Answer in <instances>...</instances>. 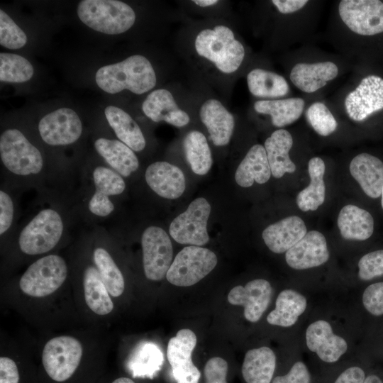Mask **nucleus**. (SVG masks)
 Listing matches in <instances>:
<instances>
[{
	"label": "nucleus",
	"mask_w": 383,
	"mask_h": 383,
	"mask_svg": "<svg viewBox=\"0 0 383 383\" xmlns=\"http://www.w3.org/2000/svg\"><path fill=\"white\" fill-rule=\"evenodd\" d=\"M381 204H382V207L383 209V187H382V192H381Z\"/></svg>",
	"instance_id": "obj_53"
},
{
	"label": "nucleus",
	"mask_w": 383,
	"mask_h": 383,
	"mask_svg": "<svg viewBox=\"0 0 383 383\" xmlns=\"http://www.w3.org/2000/svg\"><path fill=\"white\" fill-rule=\"evenodd\" d=\"M95 80L98 87L107 93L128 89L136 94L148 92L157 81L151 63L140 55L101 67L96 73Z\"/></svg>",
	"instance_id": "obj_1"
},
{
	"label": "nucleus",
	"mask_w": 383,
	"mask_h": 383,
	"mask_svg": "<svg viewBox=\"0 0 383 383\" xmlns=\"http://www.w3.org/2000/svg\"><path fill=\"white\" fill-rule=\"evenodd\" d=\"M63 231L64 223L59 212L53 209H44L21 231L19 248L26 255L48 252L57 245Z\"/></svg>",
	"instance_id": "obj_4"
},
{
	"label": "nucleus",
	"mask_w": 383,
	"mask_h": 383,
	"mask_svg": "<svg viewBox=\"0 0 383 383\" xmlns=\"http://www.w3.org/2000/svg\"><path fill=\"white\" fill-rule=\"evenodd\" d=\"M145 178L149 187L165 199H177L185 190L183 172L167 162L159 161L150 164L145 170Z\"/></svg>",
	"instance_id": "obj_19"
},
{
	"label": "nucleus",
	"mask_w": 383,
	"mask_h": 383,
	"mask_svg": "<svg viewBox=\"0 0 383 383\" xmlns=\"http://www.w3.org/2000/svg\"><path fill=\"white\" fill-rule=\"evenodd\" d=\"M293 145V139L289 132L278 129L273 132L265 142V148L272 175L281 178L285 173H293L296 165L291 160L289 152Z\"/></svg>",
	"instance_id": "obj_27"
},
{
	"label": "nucleus",
	"mask_w": 383,
	"mask_h": 383,
	"mask_svg": "<svg viewBox=\"0 0 383 383\" xmlns=\"http://www.w3.org/2000/svg\"><path fill=\"white\" fill-rule=\"evenodd\" d=\"M196 345V335L188 328L179 330L170 339L167 355L177 383H199L201 372L192 360Z\"/></svg>",
	"instance_id": "obj_12"
},
{
	"label": "nucleus",
	"mask_w": 383,
	"mask_h": 383,
	"mask_svg": "<svg viewBox=\"0 0 383 383\" xmlns=\"http://www.w3.org/2000/svg\"><path fill=\"white\" fill-rule=\"evenodd\" d=\"M272 289L270 283L263 279H256L244 287H233L228 294L230 304L244 307V316L250 322L258 321L267 309Z\"/></svg>",
	"instance_id": "obj_15"
},
{
	"label": "nucleus",
	"mask_w": 383,
	"mask_h": 383,
	"mask_svg": "<svg viewBox=\"0 0 383 383\" xmlns=\"http://www.w3.org/2000/svg\"><path fill=\"white\" fill-rule=\"evenodd\" d=\"M305 102L301 98H289L277 100H260L254 104L255 110L271 116L272 123L276 127H284L296 121L301 115Z\"/></svg>",
	"instance_id": "obj_33"
},
{
	"label": "nucleus",
	"mask_w": 383,
	"mask_h": 383,
	"mask_svg": "<svg viewBox=\"0 0 383 383\" xmlns=\"http://www.w3.org/2000/svg\"><path fill=\"white\" fill-rule=\"evenodd\" d=\"M358 277L364 281L383 275V250L363 255L358 262Z\"/></svg>",
	"instance_id": "obj_42"
},
{
	"label": "nucleus",
	"mask_w": 383,
	"mask_h": 383,
	"mask_svg": "<svg viewBox=\"0 0 383 383\" xmlns=\"http://www.w3.org/2000/svg\"><path fill=\"white\" fill-rule=\"evenodd\" d=\"M79 19L91 29L109 35L127 31L135 14L127 4L116 0H83L77 6Z\"/></svg>",
	"instance_id": "obj_3"
},
{
	"label": "nucleus",
	"mask_w": 383,
	"mask_h": 383,
	"mask_svg": "<svg viewBox=\"0 0 383 383\" xmlns=\"http://www.w3.org/2000/svg\"><path fill=\"white\" fill-rule=\"evenodd\" d=\"M84 299L95 313L105 316L113 309V303L96 267H87L83 274Z\"/></svg>",
	"instance_id": "obj_34"
},
{
	"label": "nucleus",
	"mask_w": 383,
	"mask_h": 383,
	"mask_svg": "<svg viewBox=\"0 0 383 383\" xmlns=\"http://www.w3.org/2000/svg\"><path fill=\"white\" fill-rule=\"evenodd\" d=\"M363 383H383L381 379L374 374L369 375L365 377Z\"/></svg>",
	"instance_id": "obj_51"
},
{
	"label": "nucleus",
	"mask_w": 383,
	"mask_h": 383,
	"mask_svg": "<svg viewBox=\"0 0 383 383\" xmlns=\"http://www.w3.org/2000/svg\"><path fill=\"white\" fill-rule=\"evenodd\" d=\"M345 106L349 117L361 121L383 109V79L370 75L362 79L357 88L348 94Z\"/></svg>",
	"instance_id": "obj_14"
},
{
	"label": "nucleus",
	"mask_w": 383,
	"mask_h": 383,
	"mask_svg": "<svg viewBox=\"0 0 383 383\" xmlns=\"http://www.w3.org/2000/svg\"><path fill=\"white\" fill-rule=\"evenodd\" d=\"M14 214L13 202L10 195L0 191V234L2 235L11 227Z\"/></svg>",
	"instance_id": "obj_46"
},
{
	"label": "nucleus",
	"mask_w": 383,
	"mask_h": 383,
	"mask_svg": "<svg viewBox=\"0 0 383 383\" xmlns=\"http://www.w3.org/2000/svg\"><path fill=\"white\" fill-rule=\"evenodd\" d=\"M329 259L325 236L317 231H311L286 252L287 265L295 270L318 267Z\"/></svg>",
	"instance_id": "obj_17"
},
{
	"label": "nucleus",
	"mask_w": 383,
	"mask_h": 383,
	"mask_svg": "<svg viewBox=\"0 0 383 383\" xmlns=\"http://www.w3.org/2000/svg\"><path fill=\"white\" fill-rule=\"evenodd\" d=\"M272 174L266 150L262 145H255L238 165L235 179L242 187H251L254 182L265 184Z\"/></svg>",
	"instance_id": "obj_26"
},
{
	"label": "nucleus",
	"mask_w": 383,
	"mask_h": 383,
	"mask_svg": "<svg viewBox=\"0 0 383 383\" xmlns=\"http://www.w3.org/2000/svg\"><path fill=\"white\" fill-rule=\"evenodd\" d=\"M338 73V67L331 62L299 63L292 68L290 79L301 91L313 93L335 79Z\"/></svg>",
	"instance_id": "obj_24"
},
{
	"label": "nucleus",
	"mask_w": 383,
	"mask_h": 383,
	"mask_svg": "<svg viewBox=\"0 0 383 383\" xmlns=\"http://www.w3.org/2000/svg\"><path fill=\"white\" fill-rule=\"evenodd\" d=\"M94 148L112 170L123 177L138 169L139 161L133 150L120 140L99 138Z\"/></svg>",
	"instance_id": "obj_25"
},
{
	"label": "nucleus",
	"mask_w": 383,
	"mask_h": 383,
	"mask_svg": "<svg viewBox=\"0 0 383 383\" xmlns=\"http://www.w3.org/2000/svg\"><path fill=\"white\" fill-rule=\"evenodd\" d=\"M276 367V356L268 347L248 350L242 365L246 383H270Z\"/></svg>",
	"instance_id": "obj_28"
},
{
	"label": "nucleus",
	"mask_w": 383,
	"mask_h": 383,
	"mask_svg": "<svg viewBox=\"0 0 383 383\" xmlns=\"http://www.w3.org/2000/svg\"><path fill=\"white\" fill-rule=\"evenodd\" d=\"M211 213L203 197L193 200L187 210L173 219L169 228L171 237L180 244L202 246L209 241L207 222Z\"/></svg>",
	"instance_id": "obj_9"
},
{
	"label": "nucleus",
	"mask_w": 383,
	"mask_h": 383,
	"mask_svg": "<svg viewBox=\"0 0 383 383\" xmlns=\"http://www.w3.org/2000/svg\"><path fill=\"white\" fill-rule=\"evenodd\" d=\"M38 131L45 143L53 146L67 145L79 138L82 124L74 110L61 108L43 116L38 123Z\"/></svg>",
	"instance_id": "obj_13"
},
{
	"label": "nucleus",
	"mask_w": 383,
	"mask_h": 383,
	"mask_svg": "<svg viewBox=\"0 0 383 383\" xmlns=\"http://www.w3.org/2000/svg\"><path fill=\"white\" fill-rule=\"evenodd\" d=\"M338 227L346 240H365L374 231V219L366 210L355 205H346L338 217Z\"/></svg>",
	"instance_id": "obj_29"
},
{
	"label": "nucleus",
	"mask_w": 383,
	"mask_h": 383,
	"mask_svg": "<svg viewBox=\"0 0 383 383\" xmlns=\"http://www.w3.org/2000/svg\"><path fill=\"white\" fill-rule=\"evenodd\" d=\"M141 245L145 277L152 281L162 279L173 262L172 245L167 233L160 227L150 226L142 234Z\"/></svg>",
	"instance_id": "obj_10"
},
{
	"label": "nucleus",
	"mask_w": 383,
	"mask_h": 383,
	"mask_svg": "<svg viewBox=\"0 0 383 383\" xmlns=\"http://www.w3.org/2000/svg\"><path fill=\"white\" fill-rule=\"evenodd\" d=\"M0 156L5 167L19 176L37 174L43 167L39 150L15 128L7 129L1 134Z\"/></svg>",
	"instance_id": "obj_5"
},
{
	"label": "nucleus",
	"mask_w": 383,
	"mask_h": 383,
	"mask_svg": "<svg viewBox=\"0 0 383 383\" xmlns=\"http://www.w3.org/2000/svg\"><path fill=\"white\" fill-rule=\"evenodd\" d=\"M365 374L359 367H351L343 371L334 383H363Z\"/></svg>",
	"instance_id": "obj_48"
},
{
	"label": "nucleus",
	"mask_w": 383,
	"mask_h": 383,
	"mask_svg": "<svg viewBox=\"0 0 383 383\" xmlns=\"http://www.w3.org/2000/svg\"><path fill=\"white\" fill-rule=\"evenodd\" d=\"M185 157L192 171L204 175L210 170L213 160L205 135L199 131L189 132L183 140Z\"/></svg>",
	"instance_id": "obj_37"
},
{
	"label": "nucleus",
	"mask_w": 383,
	"mask_h": 383,
	"mask_svg": "<svg viewBox=\"0 0 383 383\" xmlns=\"http://www.w3.org/2000/svg\"><path fill=\"white\" fill-rule=\"evenodd\" d=\"M365 309L373 316L383 315V282L368 286L362 294Z\"/></svg>",
	"instance_id": "obj_43"
},
{
	"label": "nucleus",
	"mask_w": 383,
	"mask_h": 383,
	"mask_svg": "<svg viewBox=\"0 0 383 383\" xmlns=\"http://www.w3.org/2000/svg\"><path fill=\"white\" fill-rule=\"evenodd\" d=\"M350 172L367 196L376 199L383 187V162L367 153L355 156L350 163Z\"/></svg>",
	"instance_id": "obj_23"
},
{
	"label": "nucleus",
	"mask_w": 383,
	"mask_h": 383,
	"mask_svg": "<svg viewBox=\"0 0 383 383\" xmlns=\"http://www.w3.org/2000/svg\"><path fill=\"white\" fill-rule=\"evenodd\" d=\"M247 83L250 93L257 97H281L287 95L289 90L282 76L262 69L250 71L247 76Z\"/></svg>",
	"instance_id": "obj_36"
},
{
	"label": "nucleus",
	"mask_w": 383,
	"mask_h": 383,
	"mask_svg": "<svg viewBox=\"0 0 383 383\" xmlns=\"http://www.w3.org/2000/svg\"><path fill=\"white\" fill-rule=\"evenodd\" d=\"M218 262L216 254L201 246L184 248L174 257L166 278L178 287H189L209 274Z\"/></svg>",
	"instance_id": "obj_7"
},
{
	"label": "nucleus",
	"mask_w": 383,
	"mask_h": 383,
	"mask_svg": "<svg viewBox=\"0 0 383 383\" xmlns=\"http://www.w3.org/2000/svg\"><path fill=\"white\" fill-rule=\"evenodd\" d=\"M272 3L278 11L284 14L295 12L303 8L308 1L306 0H272Z\"/></svg>",
	"instance_id": "obj_49"
},
{
	"label": "nucleus",
	"mask_w": 383,
	"mask_h": 383,
	"mask_svg": "<svg viewBox=\"0 0 383 383\" xmlns=\"http://www.w3.org/2000/svg\"><path fill=\"white\" fill-rule=\"evenodd\" d=\"M19 372L16 362L8 357H0V383H18Z\"/></svg>",
	"instance_id": "obj_47"
},
{
	"label": "nucleus",
	"mask_w": 383,
	"mask_h": 383,
	"mask_svg": "<svg viewBox=\"0 0 383 383\" xmlns=\"http://www.w3.org/2000/svg\"><path fill=\"white\" fill-rule=\"evenodd\" d=\"M104 113L120 141L136 152L145 148L146 142L143 132L128 113L115 106H107Z\"/></svg>",
	"instance_id": "obj_31"
},
{
	"label": "nucleus",
	"mask_w": 383,
	"mask_h": 383,
	"mask_svg": "<svg viewBox=\"0 0 383 383\" xmlns=\"http://www.w3.org/2000/svg\"><path fill=\"white\" fill-rule=\"evenodd\" d=\"M34 70L30 62L23 57L13 54H0V80L6 82L21 83L28 81Z\"/></svg>",
	"instance_id": "obj_39"
},
{
	"label": "nucleus",
	"mask_w": 383,
	"mask_h": 383,
	"mask_svg": "<svg viewBox=\"0 0 383 383\" xmlns=\"http://www.w3.org/2000/svg\"><path fill=\"white\" fill-rule=\"evenodd\" d=\"M306 233L304 221L299 216H291L268 226L262 236L272 252L280 254L293 247Z\"/></svg>",
	"instance_id": "obj_21"
},
{
	"label": "nucleus",
	"mask_w": 383,
	"mask_h": 383,
	"mask_svg": "<svg viewBox=\"0 0 383 383\" xmlns=\"http://www.w3.org/2000/svg\"><path fill=\"white\" fill-rule=\"evenodd\" d=\"M228 363L221 357L209 359L205 365L204 373L206 383H227Z\"/></svg>",
	"instance_id": "obj_44"
},
{
	"label": "nucleus",
	"mask_w": 383,
	"mask_h": 383,
	"mask_svg": "<svg viewBox=\"0 0 383 383\" xmlns=\"http://www.w3.org/2000/svg\"><path fill=\"white\" fill-rule=\"evenodd\" d=\"M83 354L81 343L75 338L61 335L46 343L42 362L48 375L55 382L70 378L78 367Z\"/></svg>",
	"instance_id": "obj_8"
},
{
	"label": "nucleus",
	"mask_w": 383,
	"mask_h": 383,
	"mask_svg": "<svg viewBox=\"0 0 383 383\" xmlns=\"http://www.w3.org/2000/svg\"><path fill=\"white\" fill-rule=\"evenodd\" d=\"M92 177L95 192L89 199V210L99 217L108 216L115 209L109 196L122 194L126 182L118 172L104 166L96 167Z\"/></svg>",
	"instance_id": "obj_16"
},
{
	"label": "nucleus",
	"mask_w": 383,
	"mask_h": 383,
	"mask_svg": "<svg viewBox=\"0 0 383 383\" xmlns=\"http://www.w3.org/2000/svg\"><path fill=\"white\" fill-rule=\"evenodd\" d=\"M196 5L201 7H207L216 4L218 1L217 0H195L193 1Z\"/></svg>",
	"instance_id": "obj_50"
},
{
	"label": "nucleus",
	"mask_w": 383,
	"mask_h": 383,
	"mask_svg": "<svg viewBox=\"0 0 383 383\" xmlns=\"http://www.w3.org/2000/svg\"><path fill=\"white\" fill-rule=\"evenodd\" d=\"M194 44L200 56L213 62L220 71L227 74L236 71L245 56L243 45L225 26H216L213 29L200 31Z\"/></svg>",
	"instance_id": "obj_2"
},
{
	"label": "nucleus",
	"mask_w": 383,
	"mask_h": 383,
	"mask_svg": "<svg viewBox=\"0 0 383 383\" xmlns=\"http://www.w3.org/2000/svg\"><path fill=\"white\" fill-rule=\"evenodd\" d=\"M112 383H135V382L128 377H119L115 379Z\"/></svg>",
	"instance_id": "obj_52"
},
{
	"label": "nucleus",
	"mask_w": 383,
	"mask_h": 383,
	"mask_svg": "<svg viewBox=\"0 0 383 383\" xmlns=\"http://www.w3.org/2000/svg\"><path fill=\"white\" fill-rule=\"evenodd\" d=\"M201 122L209 133V138L216 146L227 145L232 136L235 122L233 115L218 100L206 101L199 111Z\"/></svg>",
	"instance_id": "obj_22"
},
{
	"label": "nucleus",
	"mask_w": 383,
	"mask_h": 383,
	"mask_svg": "<svg viewBox=\"0 0 383 383\" xmlns=\"http://www.w3.org/2000/svg\"><path fill=\"white\" fill-rule=\"evenodd\" d=\"M27 43L26 33L10 16L0 10V44L9 49H18Z\"/></svg>",
	"instance_id": "obj_41"
},
{
	"label": "nucleus",
	"mask_w": 383,
	"mask_h": 383,
	"mask_svg": "<svg viewBox=\"0 0 383 383\" xmlns=\"http://www.w3.org/2000/svg\"><path fill=\"white\" fill-rule=\"evenodd\" d=\"M163 362V353L159 347L151 342H143L132 353L128 367L134 377L152 378Z\"/></svg>",
	"instance_id": "obj_35"
},
{
	"label": "nucleus",
	"mask_w": 383,
	"mask_h": 383,
	"mask_svg": "<svg viewBox=\"0 0 383 383\" xmlns=\"http://www.w3.org/2000/svg\"><path fill=\"white\" fill-rule=\"evenodd\" d=\"M338 11L354 33L373 35L383 32V2L379 0H342Z\"/></svg>",
	"instance_id": "obj_11"
},
{
	"label": "nucleus",
	"mask_w": 383,
	"mask_h": 383,
	"mask_svg": "<svg viewBox=\"0 0 383 383\" xmlns=\"http://www.w3.org/2000/svg\"><path fill=\"white\" fill-rule=\"evenodd\" d=\"M306 117L315 131L322 136L331 135L338 126L330 110L321 102L311 104L306 111Z\"/></svg>",
	"instance_id": "obj_40"
},
{
	"label": "nucleus",
	"mask_w": 383,
	"mask_h": 383,
	"mask_svg": "<svg viewBox=\"0 0 383 383\" xmlns=\"http://www.w3.org/2000/svg\"><path fill=\"white\" fill-rule=\"evenodd\" d=\"M310 184L296 196L298 207L303 211H315L323 204L326 186L323 181L325 163L318 157L311 158L308 165Z\"/></svg>",
	"instance_id": "obj_32"
},
{
	"label": "nucleus",
	"mask_w": 383,
	"mask_h": 383,
	"mask_svg": "<svg viewBox=\"0 0 383 383\" xmlns=\"http://www.w3.org/2000/svg\"><path fill=\"white\" fill-rule=\"evenodd\" d=\"M142 109L145 116L154 122L162 121L176 127H183L189 122V115L178 108L174 99L167 89L154 90L148 95Z\"/></svg>",
	"instance_id": "obj_20"
},
{
	"label": "nucleus",
	"mask_w": 383,
	"mask_h": 383,
	"mask_svg": "<svg viewBox=\"0 0 383 383\" xmlns=\"http://www.w3.org/2000/svg\"><path fill=\"white\" fill-rule=\"evenodd\" d=\"M93 259L109 294L113 297L121 296L125 288L124 279L111 255L106 249L99 247L94 250Z\"/></svg>",
	"instance_id": "obj_38"
},
{
	"label": "nucleus",
	"mask_w": 383,
	"mask_h": 383,
	"mask_svg": "<svg viewBox=\"0 0 383 383\" xmlns=\"http://www.w3.org/2000/svg\"><path fill=\"white\" fill-rule=\"evenodd\" d=\"M307 306L306 297L294 289L282 291L275 302V308L267 316L273 326L290 327L296 323Z\"/></svg>",
	"instance_id": "obj_30"
},
{
	"label": "nucleus",
	"mask_w": 383,
	"mask_h": 383,
	"mask_svg": "<svg viewBox=\"0 0 383 383\" xmlns=\"http://www.w3.org/2000/svg\"><path fill=\"white\" fill-rule=\"evenodd\" d=\"M272 383H311V375L306 365L298 361L287 374L274 377Z\"/></svg>",
	"instance_id": "obj_45"
},
{
	"label": "nucleus",
	"mask_w": 383,
	"mask_h": 383,
	"mask_svg": "<svg viewBox=\"0 0 383 383\" xmlns=\"http://www.w3.org/2000/svg\"><path fill=\"white\" fill-rule=\"evenodd\" d=\"M67 276L65 260L57 255L43 257L31 264L21 276V291L33 297H44L58 289Z\"/></svg>",
	"instance_id": "obj_6"
},
{
	"label": "nucleus",
	"mask_w": 383,
	"mask_h": 383,
	"mask_svg": "<svg viewBox=\"0 0 383 383\" xmlns=\"http://www.w3.org/2000/svg\"><path fill=\"white\" fill-rule=\"evenodd\" d=\"M306 343L311 352L325 362H337L348 349L346 340L333 332L329 322L318 320L306 331Z\"/></svg>",
	"instance_id": "obj_18"
}]
</instances>
